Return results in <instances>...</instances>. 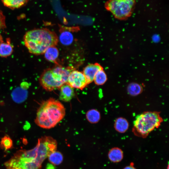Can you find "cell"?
Masks as SVG:
<instances>
[{
  "mask_svg": "<svg viewBox=\"0 0 169 169\" xmlns=\"http://www.w3.org/2000/svg\"><path fill=\"white\" fill-rule=\"evenodd\" d=\"M13 141L8 136H5L1 139L0 146L5 151L11 149L13 147Z\"/></svg>",
  "mask_w": 169,
  "mask_h": 169,
  "instance_id": "cell-20",
  "label": "cell"
},
{
  "mask_svg": "<svg viewBox=\"0 0 169 169\" xmlns=\"http://www.w3.org/2000/svg\"><path fill=\"white\" fill-rule=\"evenodd\" d=\"M107 77L103 69L99 70L95 74L94 80L95 84L100 85L104 84L107 81Z\"/></svg>",
  "mask_w": 169,
  "mask_h": 169,
  "instance_id": "cell-18",
  "label": "cell"
},
{
  "mask_svg": "<svg viewBox=\"0 0 169 169\" xmlns=\"http://www.w3.org/2000/svg\"><path fill=\"white\" fill-rule=\"evenodd\" d=\"M29 0H1L4 6L12 9L18 8L25 5Z\"/></svg>",
  "mask_w": 169,
  "mask_h": 169,
  "instance_id": "cell-12",
  "label": "cell"
},
{
  "mask_svg": "<svg viewBox=\"0 0 169 169\" xmlns=\"http://www.w3.org/2000/svg\"><path fill=\"white\" fill-rule=\"evenodd\" d=\"M44 54L46 60L54 62L56 61L58 57L59 51L55 46H53L48 48Z\"/></svg>",
  "mask_w": 169,
  "mask_h": 169,
  "instance_id": "cell-13",
  "label": "cell"
},
{
  "mask_svg": "<svg viewBox=\"0 0 169 169\" xmlns=\"http://www.w3.org/2000/svg\"><path fill=\"white\" fill-rule=\"evenodd\" d=\"M86 116L87 120L92 124L97 123L100 119V112L95 109H91L88 110L86 113Z\"/></svg>",
  "mask_w": 169,
  "mask_h": 169,
  "instance_id": "cell-15",
  "label": "cell"
},
{
  "mask_svg": "<svg viewBox=\"0 0 169 169\" xmlns=\"http://www.w3.org/2000/svg\"><path fill=\"white\" fill-rule=\"evenodd\" d=\"M163 121L160 112L145 111L136 117L132 131L136 136L144 138L155 129L159 128Z\"/></svg>",
  "mask_w": 169,
  "mask_h": 169,
  "instance_id": "cell-4",
  "label": "cell"
},
{
  "mask_svg": "<svg viewBox=\"0 0 169 169\" xmlns=\"http://www.w3.org/2000/svg\"><path fill=\"white\" fill-rule=\"evenodd\" d=\"M3 42V37L0 33V44Z\"/></svg>",
  "mask_w": 169,
  "mask_h": 169,
  "instance_id": "cell-24",
  "label": "cell"
},
{
  "mask_svg": "<svg viewBox=\"0 0 169 169\" xmlns=\"http://www.w3.org/2000/svg\"><path fill=\"white\" fill-rule=\"evenodd\" d=\"M102 69L103 67L96 63L89 64L84 68L83 73L86 79L88 84L93 81L96 73Z\"/></svg>",
  "mask_w": 169,
  "mask_h": 169,
  "instance_id": "cell-8",
  "label": "cell"
},
{
  "mask_svg": "<svg viewBox=\"0 0 169 169\" xmlns=\"http://www.w3.org/2000/svg\"><path fill=\"white\" fill-rule=\"evenodd\" d=\"M142 91V87L139 84L135 82L131 83L127 87L128 93L132 96H136L139 95Z\"/></svg>",
  "mask_w": 169,
  "mask_h": 169,
  "instance_id": "cell-16",
  "label": "cell"
},
{
  "mask_svg": "<svg viewBox=\"0 0 169 169\" xmlns=\"http://www.w3.org/2000/svg\"><path fill=\"white\" fill-rule=\"evenodd\" d=\"M109 159L113 162L120 161L123 157V153L121 150L117 147L112 148L108 153Z\"/></svg>",
  "mask_w": 169,
  "mask_h": 169,
  "instance_id": "cell-14",
  "label": "cell"
},
{
  "mask_svg": "<svg viewBox=\"0 0 169 169\" xmlns=\"http://www.w3.org/2000/svg\"><path fill=\"white\" fill-rule=\"evenodd\" d=\"M73 88L83 90L88 84L83 72L73 70L70 73L67 83Z\"/></svg>",
  "mask_w": 169,
  "mask_h": 169,
  "instance_id": "cell-7",
  "label": "cell"
},
{
  "mask_svg": "<svg viewBox=\"0 0 169 169\" xmlns=\"http://www.w3.org/2000/svg\"><path fill=\"white\" fill-rule=\"evenodd\" d=\"M135 4L130 0H109L105 7L116 18L124 20L131 15Z\"/></svg>",
  "mask_w": 169,
  "mask_h": 169,
  "instance_id": "cell-5",
  "label": "cell"
},
{
  "mask_svg": "<svg viewBox=\"0 0 169 169\" xmlns=\"http://www.w3.org/2000/svg\"><path fill=\"white\" fill-rule=\"evenodd\" d=\"M6 28L5 17L2 11L0 10V30Z\"/></svg>",
  "mask_w": 169,
  "mask_h": 169,
  "instance_id": "cell-21",
  "label": "cell"
},
{
  "mask_svg": "<svg viewBox=\"0 0 169 169\" xmlns=\"http://www.w3.org/2000/svg\"><path fill=\"white\" fill-rule=\"evenodd\" d=\"M13 52V46L9 38H7L6 42L0 44V56L6 57L10 56Z\"/></svg>",
  "mask_w": 169,
  "mask_h": 169,
  "instance_id": "cell-11",
  "label": "cell"
},
{
  "mask_svg": "<svg viewBox=\"0 0 169 169\" xmlns=\"http://www.w3.org/2000/svg\"><path fill=\"white\" fill-rule=\"evenodd\" d=\"M49 160L54 165H58L63 161V157L62 153L59 151H55L49 156Z\"/></svg>",
  "mask_w": 169,
  "mask_h": 169,
  "instance_id": "cell-19",
  "label": "cell"
},
{
  "mask_svg": "<svg viewBox=\"0 0 169 169\" xmlns=\"http://www.w3.org/2000/svg\"><path fill=\"white\" fill-rule=\"evenodd\" d=\"M39 81L43 88L49 91L59 89L64 84L50 68L44 70L39 77Z\"/></svg>",
  "mask_w": 169,
  "mask_h": 169,
  "instance_id": "cell-6",
  "label": "cell"
},
{
  "mask_svg": "<svg viewBox=\"0 0 169 169\" xmlns=\"http://www.w3.org/2000/svg\"><path fill=\"white\" fill-rule=\"evenodd\" d=\"M59 89V98L60 100L65 102H69L74 96V89L68 84H64Z\"/></svg>",
  "mask_w": 169,
  "mask_h": 169,
  "instance_id": "cell-9",
  "label": "cell"
},
{
  "mask_svg": "<svg viewBox=\"0 0 169 169\" xmlns=\"http://www.w3.org/2000/svg\"><path fill=\"white\" fill-rule=\"evenodd\" d=\"M124 169H136L132 165L127 166L125 167Z\"/></svg>",
  "mask_w": 169,
  "mask_h": 169,
  "instance_id": "cell-23",
  "label": "cell"
},
{
  "mask_svg": "<svg viewBox=\"0 0 169 169\" xmlns=\"http://www.w3.org/2000/svg\"><path fill=\"white\" fill-rule=\"evenodd\" d=\"M57 145L56 141L52 137L42 136L34 148L18 151L4 165L6 169H41L44 161L56 151Z\"/></svg>",
  "mask_w": 169,
  "mask_h": 169,
  "instance_id": "cell-1",
  "label": "cell"
},
{
  "mask_svg": "<svg viewBox=\"0 0 169 169\" xmlns=\"http://www.w3.org/2000/svg\"><path fill=\"white\" fill-rule=\"evenodd\" d=\"M46 169H56V167L52 164L48 163L46 165Z\"/></svg>",
  "mask_w": 169,
  "mask_h": 169,
  "instance_id": "cell-22",
  "label": "cell"
},
{
  "mask_svg": "<svg viewBox=\"0 0 169 169\" xmlns=\"http://www.w3.org/2000/svg\"><path fill=\"white\" fill-rule=\"evenodd\" d=\"M59 40L62 44L68 45L72 43L73 37L72 34L69 31H64L60 34Z\"/></svg>",
  "mask_w": 169,
  "mask_h": 169,
  "instance_id": "cell-17",
  "label": "cell"
},
{
  "mask_svg": "<svg viewBox=\"0 0 169 169\" xmlns=\"http://www.w3.org/2000/svg\"><path fill=\"white\" fill-rule=\"evenodd\" d=\"M129 127L128 121L123 117H118L115 121L114 128L119 133H125L128 129Z\"/></svg>",
  "mask_w": 169,
  "mask_h": 169,
  "instance_id": "cell-10",
  "label": "cell"
},
{
  "mask_svg": "<svg viewBox=\"0 0 169 169\" xmlns=\"http://www.w3.org/2000/svg\"><path fill=\"white\" fill-rule=\"evenodd\" d=\"M65 109L59 101L50 98L43 102L38 109L35 120L36 124L44 129L55 126L64 118Z\"/></svg>",
  "mask_w": 169,
  "mask_h": 169,
  "instance_id": "cell-2",
  "label": "cell"
},
{
  "mask_svg": "<svg viewBox=\"0 0 169 169\" xmlns=\"http://www.w3.org/2000/svg\"><path fill=\"white\" fill-rule=\"evenodd\" d=\"M24 42L29 52L33 54H44L49 47L55 46L58 41L56 34L47 28H38L27 32Z\"/></svg>",
  "mask_w": 169,
  "mask_h": 169,
  "instance_id": "cell-3",
  "label": "cell"
}]
</instances>
